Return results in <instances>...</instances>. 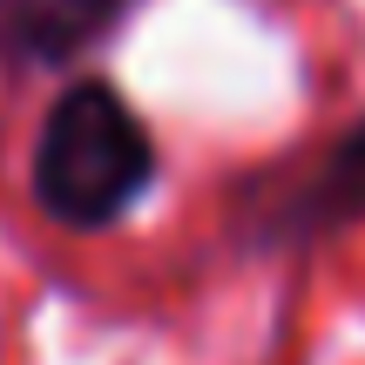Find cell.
I'll list each match as a JSON object with an SVG mask.
<instances>
[{
    "label": "cell",
    "mask_w": 365,
    "mask_h": 365,
    "mask_svg": "<svg viewBox=\"0 0 365 365\" xmlns=\"http://www.w3.org/2000/svg\"><path fill=\"white\" fill-rule=\"evenodd\" d=\"M156 129L108 75H75L27 149V196L54 230L102 237L156 190Z\"/></svg>",
    "instance_id": "6da1fadb"
},
{
    "label": "cell",
    "mask_w": 365,
    "mask_h": 365,
    "mask_svg": "<svg viewBox=\"0 0 365 365\" xmlns=\"http://www.w3.org/2000/svg\"><path fill=\"white\" fill-rule=\"evenodd\" d=\"M365 223V115L345 122L318 156L277 176H244V237L250 250H304Z\"/></svg>",
    "instance_id": "7a4b0ae2"
},
{
    "label": "cell",
    "mask_w": 365,
    "mask_h": 365,
    "mask_svg": "<svg viewBox=\"0 0 365 365\" xmlns=\"http://www.w3.org/2000/svg\"><path fill=\"white\" fill-rule=\"evenodd\" d=\"M135 0H0V68L54 75L95 54Z\"/></svg>",
    "instance_id": "3957f363"
}]
</instances>
